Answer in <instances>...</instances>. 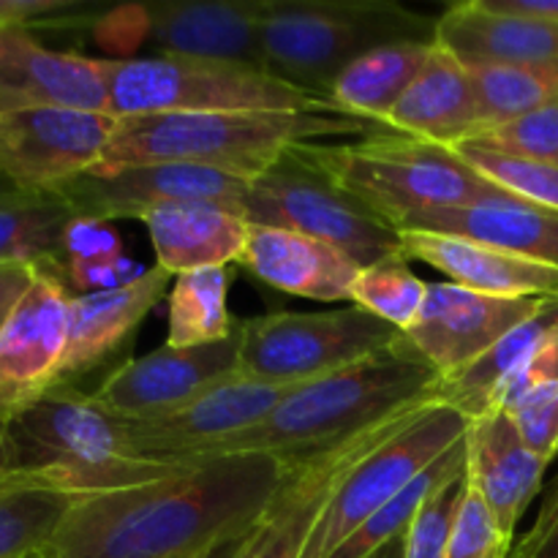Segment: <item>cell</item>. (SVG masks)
Returning a JSON list of instances; mask_svg holds the SVG:
<instances>
[{
  "instance_id": "obj_38",
  "label": "cell",
  "mask_w": 558,
  "mask_h": 558,
  "mask_svg": "<svg viewBox=\"0 0 558 558\" xmlns=\"http://www.w3.org/2000/svg\"><path fill=\"white\" fill-rule=\"evenodd\" d=\"M463 145L532 158V161L558 167V101L543 109H534V112L510 120V123L483 131V134L463 142Z\"/></svg>"
},
{
  "instance_id": "obj_1",
  "label": "cell",
  "mask_w": 558,
  "mask_h": 558,
  "mask_svg": "<svg viewBox=\"0 0 558 558\" xmlns=\"http://www.w3.org/2000/svg\"><path fill=\"white\" fill-rule=\"evenodd\" d=\"M287 480L276 458L180 466L150 483L76 499L49 539L52 558H196L259 526Z\"/></svg>"
},
{
  "instance_id": "obj_36",
  "label": "cell",
  "mask_w": 558,
  "mask_h": 558,
  "mask_svg": "<svg viewBox=\"0 0 558 558\" xmlns=\"http://www.w3.org/2000/svg\"><path fill=\"white\" fill-rule=\"evenodd\" d=\"M450 150H456L461 161H466L474 172L483 174L505 194L548 207V210H558V167L532 161V158L483 150L474 145H456Z\"/></svg>"
},
{
  "instance_id": "obj_10",
  "label": "cell",
  "mask_w": 558,
  "mask_h": 558,
  "mask_svg": "<svg viewBox=\"0 0 558 558\" xmlns=\"http://www.w3.org/2000/svg\"><path fill=\"white\" fill-rule=\"evenodd\" d=\"M469 420L445 403L420 409L401 430L368 452L343 477L319 515L303 558H327L371 515L390 505L425 469L466 439Z\"/></svg>"
},
{
  "instance_id": "obj_30",
  "label": "cell",
  "mask_w": 558,
  "mask_h": 558,
  "mask_svg": "<svg viewBox=\"0 0 558 558\" xmlns=\"http://www.w3.org/2000/svg\"><path fill=\"white\" fill-rule=\"evenodd\" d=\"M80 218L58 194H25L0 205V265L52 267L63 276Z\"/></svg>"
},
{
  "instance_id": "obj_23",
  "label": "cell",
  "mask_w": 558,
  "mask_h": 558,
  "mask_svg": "<svg viewBox=\"0 0 558 558\" xmlns=\"http://www.w3.org/2000/svg\"><path fill=\"white\" fill-rule=\"evenodd\" d=\"M548 463L534 456L505 412L469 420L466 480L501 532L515 539L518 523L543 494Z\"/></svg>"
},
{
  "instance_id": "obj_25",
  "label": "cell",
  "mask_w": 558,
  "mask_h": 558,
  "mask_svg": "<svg viewBox=\"0 0 558 558\" xmlns=\"http://www.w3.org/2000/svg\"><path fill=\"white\" fill-rule=\"evenodd\" d=\"M407 259L445 272L456 287L490 298H545L558 292V270L490 248L466 238L434 232H401Z\"/></svg>"
},
{
  "instance_id": "obj_5",
  "label": "cell",
  "mask_w": 558,
  "mask_h": 558,
  "mask_svg": "<svg viewBox=\"0 0 558 558\" xmlns=\"http://www.w3.org/2000/svg\"><path fill=\"white\" fill-rule=\"evenodd\" d=\"M300 153L396 232L417 213L510 196L450 147L396 131L357 142H311L300 145Z\"/></svg>"
},
{
  "instance_id": "obj_4",
  "label": "cell",
  "mask_w": 558,
  "mask_h": 558,
  "mask_svg": "<svg viewBox=\"0 0 558 558\" xmlns=\"http://www.w3.org/2000/svg\"><path fill=\"white\" fill-rule=\"evenodd\" d=\"M11 474L74 499L150 483L180 466L134 456L90 396L52 390L5 423Z\"/></svg>"
},
{
  "instance_id": "obj_27",
  "label": "cell",
  "mask_w": 558,
  "mask_h": 558,
  "mask_svg": "<svg viewBox=\"0 0 558 558\" xmlns=\"http://www.w3.org/2000/svg\"><path fill=\"white\" fill-rule=\"evenodd\" d=\"M156 262L169 276L238 265L248 221L210 202H169L142 218Z\"/></svg>"
},
{
  "instance_id": "obj_18",
  "label": "cell",
  "mask_w": 558,
  "mask_h": 558,
  "mask_svg": "<svg viewBox=\"0 0 558 558\" xmlns=\"http://www.w3.org/2000/svg\"><path fill=\"white\" fill-rule=\"evenodd\" d=\"M136 11L156 54L265 69L267 0H158Z\"/></svg>"
},
{
  "instance_id": "obj_39",
  "label": "cell",
  "mask_w": 558,
  "mask_h": 558,
  "mask_svg": "<svg viewBox=\"0 0 558 558\" xmlns=\"http://www.w3.org/2000/svg\"><path fill=\"white\" fill-rule=\"evenodd\" d=\"M512 550L515 539L501 532L485 501L469 485L445 558H512Z\"/></svg>"
},
{
  "instance_id": "obj_28",
  "label": "cell",
  "mask_w": 558,
  "mask_h": 558,
  "mask_svg": "<svg viewBox=\"0 0 558 558\" xmlns=\"http://www.w3.org/2000/svg\"><path fill=\"white\" fill-rule=\"evenodd\" d=\"M434 44H390L363 54L341 71L330 87V101L341 112L387 129V118L401 104L412 82L428 63Z\"/></svg>"
},
{
  "instance_id": "obj_37",
  "label": "cell",
  "mask_w": 558,
  "mask_h": 558,
  "mask_svg": "<svg viewBox=\"0 0 558 558\" xmlns=\"http://www.w3.org/2000/svg\"><path fill=\"white\" fill-rule=\"evenodd\" d=\"M469 480L466 469L452 474L425 499L414 521L403 534V558H445L450 534L456 529Z\"/></svg>"
},
{
  "instance_id": "obj_20",
  "label": "cell",
  "mask_w": 558,
  "mask_h": 558,
  "mask_svg": "<svg viewBox=\"0 0 558 558\" xmlns=\"http://www.w3.org/2000/svg\"><path fill=\"white\" fill-rule=\"evenodd\" d=\"M238 265L276 292L316 303H349L363 267L325 240L248 223Z\"/></svg>"
},
{
  "instance_id": "obj_44",
  "label": "cell",
  "mask_w": 558,
  "mask_h": 558,
  "mask_svg": "<svg viewBox=\"0 0 558 558\" xmlns=\"http://www.w3.org/2000/svg\"><path fill=\"white\" fill-rule=\"evenodd\" d=\"M490 3L501 11H510V14L534 16V20L558 25V0H490Z\"/></svg>"
},
{
  "instance_id": "obj_26",
  "label": "cell",
  "mask_w": 558,
  "mask_h": 558,
  "mask_svg": "<svg viewBox=\"0 0 558 558\" xmlns=\"http://www.w3.org/2000/svg\"><path fill=\"white\" fill-rule=\"evenodd\" d=\"M477 125V93L469 69L436 44L425 69L387 118V129L430 145L456 147L472 140Z\"/></svg>"
},
{
  "instance_id": "obj_50",
  "label": "cell",
  "mask_w": 558,
  "mask_h": 558,
  "mask_svg": "<svg viewBox=\"0 0 558 558\" xmlns=\"http://www.w3.org/2000/svg\"><path fill=\"white\" fill-rule=\"evenodd\" d=\"M512 558H518V556H515V550H512Z\"/></svg>"
},
{
  "instance_id": "obj_32",
  "label": "cell",
  "mask_w": 558,
  "mask_h": 558,
  "mask_svg": "<svg viewBox=\"0 0 558 558\" xmlns=\"http://www.w3.org/2000/svg\"><path fill=\"white\" fill-rule=\"evenodd\" d=\"M74 501V496L11 474L0 485V558L47 548Z\"/></svg>"
},
{
  "instance_id": "obj_11",
  "label": "cell",
  "mask_w": 558,
  "mask_h": 558,
  "mask_svg": "<svg viewBox=\"0 0 558 558\" xmlns=\"http://www.w3.org/2000/svg\"><path fill=\"white\" fill-rule=\"evenodd\" d=\"M118 118L47 107L0 114V174L25 194H52L101 167Z\"/></svg>"
},
{
  "instance_id": "obj_42",
  "label": "cell",
  "mask_w": 558,
  "mask_h": 558,
  "mask_svg": "<svg viewBox=\"0 0 558 558\" xmlns=\"http://www.w3.org/2000/svg\"><path fill=\"white\" fill-rule=\"evenodd\" d=\"M76 11L74 0H0V27H33Z\"/></svg>"
},
{
  "instance_id": "obj_19",
  "label": "cell",
  "mask_w": 558,
  "mask_h": 558,
  "mask_svg": "<svg viewBox=\"0 0 558 558\" xmlns=\"http://www.w3.org/2000/svg\"><path fill=\"white\" fill-rule=\"evenodd\" d=\"M47 107L109 114L104 60L44 47L31 27H0V114Z\"/></svg>"
},
{
  "instance_id": "obj_33",
  "label": "cell",
  "mask_w": 558,
  "mask_h": 558,
  "mask_svg": "<svg viewBox=\"0 0 558 558\" xmlns=\"http://www.w3.org/2000/svg\"><path fill=\"white\" fill-rule=\"evenodd\" d=\"M463 469H466V439H463L461 445L452 447L450 452H445L434 466L425 469L409 488H403L390 505H385L376 515H371L347 543L338 545L327 558H374L379 550H385L387 545L401 539L403 534H407L409 523H412L414 515L420 512V507L425 505V499H428L445 480L463 472Z\"/></svg>"
},
{
  "instance_id": "obj_46",
  "label": "cell",
  "mask_w": 558,
  "mask_h": 558,
  "mask_svg": "<svg viewBox=\"0 0 558 558\" xmlns=\"http://www.w3.org/2000/svg\"><path fill=\"white\" fill-rule=\"evenodd\" d=\"M11 480V463H9V445H5V423L0 420V485Z\"/></svg>"
},
{
  "instance_id": "obj_14",
  "label": "cell",
  "mask_w": 558,
  "mask_h": 558,
  "mask_svg": "<svg viewBox=\"0 0 558 558\" xmlns=\"http://www.w3.org/2000/svg\"><path fill=\"white\" fill-rule=\"evenodd\" d=\"M69 303L63 276L38 267L36 281L0 330V420L9 423L60 387Z\"/></svg>"
},
{
  "instance_id": "obj_40",
  "label": "cell",
  "mask_w": 558,
  "mask_h": 558,
  "mask_svg": "<svg viewBox=\"0 0 558 558\" xmlns=\"http://www.w3.org/2000/svg\"><path fill=\"white\" fill-rule=\"evenodd\" d=\"M534 456L550 463L558 456V381L539 387L501 409Z\"/></svg>"
},
{
  "instance_id": "obj_22",
  "label": "cell",
  "mask_w": 558,
  "mask_h": 558,
  "mask_svg": "<svg viewBox=\"0 0 558 558\" xmlns=\"http://www.w3.org/2000/svg\"><path fill=\"white\" fill-rule=\"evenodd\" d=\"M172 281L174 278L156 265L118 287L71 298L60 385L90 374L96 365L118 354L145 316L167 298Z\"/></svg>"
},
{
  "instance_id": "obj_16",
  "label": "cell",
  "mask_w": 558,
  "mask_h": 558,
  "mask_svg": "<svg viewBox=\"0 0 558 558\" xmlns=\"http://www.w3.org/2000/svg\"><path fill=\"white\" fill-rule=\"evenodd\" d=\"M425 409V407H423ZM414 412L392 417L322 456L311 458L305 463L287 466V480L281 490L272 499L270 510L259 521V526L251 534L240 558H303L305 545L314 534L319 515L325 512L327 501L332 499L338 485L343 483L349 472L368 456L374 447L390 439L396 430H401L409 420L417 414Z\"/></svg>"
},
{
  "instance_id": "obj_8",
  "label": "cell",
  "mask_w": 558,
  "mask_h": 558,
  "mask_svg": "<svg viewBox=\"0 0 558 558\" xmlns=\"http://www.w3.org/2000/svg\"><path fill=\"white\" fill-rule=\"evenodd\" d=\"M240 374L272 385H311L403 341V332L357 305L272 311L240 319Z\"/></svg>"
},
{
  "instance_id": "obj_31",
  "label": "cell",
  "mask_w": 558,
  "mask_h": 558,
  "mask_svg": "<svg viewBox=\"0 0 558 558\" xmlns=\"http://www.w3.org/2000/svg\"><path fill=\"white\" fill-rule=\"evenodd\" d=\"M227 267H205L174 276L167 294V347L194 349L234 336L238 322L229 314Z\"/></svg>"
},
{
  "instance_id": "obj_48",
  "label": "cell",
  "mask_w": 558,
  "mask_h": 558,
  "mask_svg": "<svg viewBox=\"0 0 558 558\" xmlns=\"http://www.w3.org/2000/svg\"><path fill=\"white\" fill-rule=\"evenodd\" d=\"M20 194H22V191L14 189V185H11L9 180L0 174V205H3V202H9V199H14V196H20Z\"/></svg>"
},
{
  "instance_id": "obj_45",
  "label": "cell",
  "mask_w": 558,
  "mask_h": 558,
  "mask_svg": "<svg viewBox=\"0 0 558 558\" xmlns=\"http://www.w3.org/2000/svg\"><path fill=\"white\" fill-rule=\"evenodd\" d=\"M251 534H254V529H251V532H245V534H238V537L223 539V543H218L216 548H210L207 554H202L196 558H240V556H243L245 545H248Z\"/></svg>"
},
{
  "instance_id": "obj_47",
  "label": "cell",
  "mask_w": 558,
  "mask_h": 558,
  "mask_svg": "<svg viewBox=\"0 0 558 558\" xmlns=\"http://www.w3.org/2000/svg\"><path fill=\"white\" fill-rule=\"evenodd\" d=\"M374 558H403V537L387 545V548L379 550V554H376Z\"/></svg>"
},
{
  "instance_id": "obj_6",
  "label": "cell",
  "mask_w": 558,
  "mask_h": 558,
  "mask_svg": "<svg viewBox=\"0 0 558 558\" xmlns=\"http://www.w3.org/2000/svg\"><path fill=\"white\" fill-rule=\"evenodd\" d=\"M434 44L436 20L392 0H267L265 71L330 98L347 65L390 44Z\"/></svg>"
},
{
  "instance_id": "obj_41",
  "label": "cell",
  "mask_w": 558,
  "mask_h": 558,
  "mask_svg": "<svg viewBox=\"0 0 558 558\" xmlns=\"http://www.w3.org/2000/svg\"><path fill=\"white\" fill-rule=\"evenodd\" d=\"M518 558H558V474L543 490L539 512L532 529L515 539Z\"/></svg>"
},
{
  "instance_id": "obj_9",
  "label": "cell",
  "mask_w": 558,
  "mask_h": 558,
  "mask_svg": "<svg viewBox=\"0 0 558 558\" xmlns=\"http://www.w3.org/2000/svg\"><path fill=\"white\" fill-rule=\"evenodd\" d=\"M243 218L259 227L292 229L325 240L352 256L360 267L376 265L403 251L401 234L338 189L300 153V147L289 150L265 174L248 180Z\"/></svg>"
},
{
  "instance_id": "obj_15",
  "label": "cell",
  "mask_w": 558,
  "mask_h": 558,
  "mask_svg": "<svg viewBox=\"0 0 558 558\" xmlns=\"http://www.w3.org/2000/svg\"><path fill=\"white\" fill-rule=\"evenodd\" d=\"M298 387L303 385H272L238 376L213 387L178 412L142 423L120 420V428L134 456L167 466H183L194 452L262 423Z\"/></svg>"
},
{
  "instance_id": "obj_43",
  "label": "cell",
  "mask_w": 558,
  "mask_h": 558,
  "mask_svg": "<svg viewBox=\"0 0 558 558\" xmlns=\"http://www.w3.org/2000/svg\"><path fill=\"white\" fill-rule=\"evenodd\" d=\"M38 267L33 265H0V330L11 319L16 305L36 281Z\"/></svg>"
},
{
  "instance_id": "obj_7",
  "label": "cell",
  "mask_w": 558,
  "mask_h": 558,
  "mask_svg": "<svg viewBox=\"0 0 558 558\" xmlns=\"http://www.w3.org/2000/svg\"><path fill=\"white\" fill-rule=\"evenodd\" d=\"M109 114L196 112H341L330 98L278 80L270 71L223 60L147 58L104 60Z\"/></svg>"
},
{
  "instance_id": "obj_29",
  "label": "cell",
  "mask_w": 558,
  "mask_h": 558,
  "mask_svg": "<svg viewBox=\"0 0 558 558\" xmlns=\"http://www.w3.org/2000/svg\"><path fill=\"white\" fill-rule=\"evenodd\" d=\"M558 325V292L545 294L537 311L526 322L507 332L488 354L474 360L469 368L441 379L436 401L461 412L466 420H477L490 412L496 390L505 385L507 376L526 360V354Z\"/></svg>"
},
{
  "instance_id": "obj_49",
  "label": "cell",
  "mask_w": 558,
  "mask_h": 558,
  "mask_svg": "<svg viewBox=\"0 0 558 558\" xmlns=\"http://www.w3.org/2000/svg\"><path fill=\"white\" fill-rule=\"evenodd\" d=\"M20 558H52L47 554V548L44 550H33V554H25V556H20Z\"/></svg>"
},
{
  "instance_id": "obj_12",
  "label": "cell",
  "mask_w": 558,
  "mask_h": 558,
  "mask_svg": "<svg viewBox=\"0 0 558 558\" xmlns=\"http://www.w3.org/2000/svg\"><path fill=\"white\" fill-rule=\"evenodd\" d=\"M248 180L185 163H147V167L93 169L58 194L82 223L142 221L169 202H210L243 216V194Z\"/></svg>"
},
{
  "instance_id": "obj_34",
  "label": "cell",
  "mask_w": 558,
  "mask_h": 558,
  "mask_svg": "<svg viewBox=\"0 0 558 558\" xmlns=\"http://www.w3.org/2000/svg\"><path fill=\"white\" fill-rule=\"evenodd\" d=\"M466 69L477 93V134L558 101V69H512V65H466Z\"/></svg>"
},
{
  "instance_id": "obj_35",
  "label": "cell",
  "mask_w": 558,
  "mask_h": 558,
  "mask_svg": "<svg viewBox=\"0 0 558 558\" xmlns=\"http://www.w3.org/2000/svg\"><path fill=\"white\" fill-rule=\"evenodd\" d=\"M425 292L428 281L412 270L407 254L401 251L360 270L349 305H357L376 319L407 332L423 308Z\"/></svg>"
},
{
  "instance_id": "obj_3",
  "label": "cell",
  "mask_w": 558,
  "mask_h": 558,
  "mask_svg": "<svg viewBox=\"0 0 558 558\" xmlns=\"http://www.w3.org/2000/svg\"><path fill=\"white\" fill-rule=\"evenodd\" d=\"M381 125L347 112H196L118 118L101 167L185 163L254 180L289 150L327 136H374Z\"/></svg>"
},
{
  "instance_id": "obj_24",
  "label": "cell",
  "mask_w": 558,
  "mask_h": 558,
  "mask_svg": "<svg viewBox=\"0 0 558 558\" xmlns=\"http://www.w3.org/2000/svg\"><path fill=\"white\" fill-rule=\"evenodd\" d=\"M401 232L466 238L558 270V210L532 205L518 196L417 213L398 229V234Z\"/></svg>"
},
{
  "instance_id": "obj_21",
  "label": "cell",
  "mask_w": 558,
  "mask_h": 558,
  "mask_svg": "<svg viewBox=\"0 0 558 558\" xmlns=\"http://www.w3.org/2000/svg\"><path fill=\"white\" fill-rule=\"evenodd\" d=\"M436 44L463 65L558 69L556 22L510 14L490 0H466L436 16Z\"/></svg>"
},
{
  "instance_id": "obj_2",
  "label": "cell",
  "mask_w": 558,
  "mask_h": 558,
  "mask_svg": "<svg viewBox=\"0 0 558 558\" xmlns=\"http://www.w3.org/2000/svg\"><path fill=\"white\" fill-rule=\"evenodd\" d=\"M445 376L425 363L403 336L387 352L289 392L262 423L194 452L183 466L234 456L305 463L392 417L439 403Z\"/></svg>"
},
{
  "instance_id": "obj_13",
  "label": "cell",
  "mask_w": 558,
  "mask_h": 558,
  "mask_svg": "<svg viewBox=\"0 0 558 558\" xmlns=\"http://www.w3.org/2000/svg\"><path fill=\"white\" fill-rule=\"evenodd\" d=\"M238 332L221 343L194 349H172L163 343L150 354L125 360L98 385L90 398L96 407L125 423L156 420L178 412L213 387L238 379Z\"/></svg>"
},
{
  "instance_id": "obj_17",
  "label": "cell",
  "mask_w": 558,
  "mask_h": 558,
  "mask_svg": "<svg viewBox=\"0 0 558 558\" xmlns=\"http://www.w3.org/2000/svg\"><path fill=\"white\" fill-rule=\"evenodd\" d=\"M543 298H490L456 283L428 281L425 303L403 336L441 376L469 368L537 311Z\"/></svg>"
}]
</instances>
